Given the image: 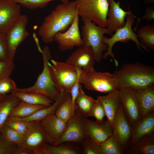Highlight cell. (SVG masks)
<instances>
[{
  "label": "cell",
  "mask_w": 154,
  "mask_h": 154,
  "mask_svg": "<svg viewBox=\"0 0 154 154\" xmlns=\"http://www.w3.org/2000/svg\"><path fill=\"white\" fill-rule=\"evenodd\" d=\"M79 80L86 89L93 91L108 93L119 89L115 76L107 72H98L95 69L85 72L82 71Z\"/></svg>",
  "instance_id": "7"
},
{
  "label": "cell",
  "mask_w": 154,
  "mask_h": 154,
  "mask_svg": "<svg viewBox=\"0 0 154 154\" xmlns=\"http://www.w3.org/2000/svg\"><path fill=\"white\" fill-rule=\"evenodd\" d=\"M82 154L81 143L72 142L61 143L53 145L47 143L41 148L39 154Z\"/></svg>",
  "instance_id": "22"
},
{
  "label": "cell",
  "mask_w": 154,
  "mask_h": 154,
  "mask_svg": "<svg viewBox=\"0 0 154 154\" xmlns=\"http://www.w3.org/2000/svg\"><path fill=\"white\" fill-rule=\"evenodd\" d=\"M63 3H66L70 1V0H60Z\"/></svg>",
  "instance_id": "46"
},
{
  "label": "cell",
  "mask_w": 154,
  "mask_h": 154,
  "mask_svg": "<svg viewBox=\"0 0 154 154\" xmlns=\"http://www.w3.org/2000/svg\"><path fill=\"white\" fill-rule=\"evenodd\" d=\"M28 22L27 16L21 15L19 20L6 33L7 60L13 61L18 46L29 35L26 29Z\"/></svg>",
  "instance_id": "10"
},
{
  "label": "cell",
  "mask_w": 154,
  "mask_h": 154,
  "mask_svg": "<svg viewBox=\"0 0 154 154\" xmlns=\"http://www.w3.org/2000/svg\"><path fill=\"white\" fill-rule=\"evenodd\" d=\"M86 130L88 135L99 145L112 135V126L107 120L87 119Z\"/></svg>",
  "instance_id": "18"
},
{
  "label": "cell",
  "mask_w": 154,
  "mask_h": 154,
  "mask_svg": "<svg viewBox=\"0 0 154 154\" xmlns=\"http://www.w3.org/2000/svg\"><path fill=\"white\" fill-rule=\"evenodd\" d=\"M70 94L66 92H61L51 106L38 110L29 117L19 119L26 122L33 121L40 122L47 116L55 114L59 106L67 98Z\"/></svg>",
  "instance_id": "24"
},
{
  "label": "cell",
  "mask_w": 154,
  "mask_h": 154,
  "mask_svg": "<svg viewBox=\"0 0 154 154\" xmlns=\"http://www.w3.org/2000/svg\"><path fill=\"white\" fill-rule=\"evenodd\" d=\"M39 122L40 126L49 139L50 144L52 145L57 142L63 134L67 125L57 117L55 114L47 116Z\"/></svg>",
  "instance_id": "17"
},
{
  "label": "cell",
  "mask_w": 154,
  "mask_h": 154,
  "mask_svg": "<svg viewBox=\"0 0 154 154\" xmlns=\"http://www.w3.org/2000/svg\"><path fill=\"white\" fill-rule=\"evenodd\" d=\"M112 135L125 153L129 147L133 127L126 117L121 105L112 126Z\"/></svg>",
  "instance_id": "13"
},
{
  "label": "cell",
  "mask_w": 154,
  "mask_h": 154,
  "mask_svg": "<svg viewBox=\"0 0 154 154\" xmlns=\"http://www.w3.org/2000/svg\"><path fill=\"white\" fill-rule=\"evenodd\" d=\"M137 36L141 44L147 51L154 50V25L148 24L139 28Z\"/></svg>",
  "instance_id": "28"
},
{
  "label": "cell",
  "mask_w": 154,
  "mask_h": 154,
  "mask_svg": "<svg viewBox=\"0 0 154 154\" xmlns=\"http://www.w3.org/2000/svg\"><path fill=\"white\" fill-rule=\"evenodd\" d=\"M109 5L107 15V29L112 33L115 32L118 29L125 24L127 15L132 12L129 9L128 11L122 9L120 6V1L114 0H107Z\"/></svg>",
  "instance_id": "19"
},
{
  "label": "cell",
  "mask_w": 154,
  "mask_h": 154,
  "mask_svg": "<svg viewBox=\"0 0 154 154\" xmlns=\"http://www.w3.org/2000/svg\"><path fill=\"white\" fill-rule=\"evenodd\" d=\"M77 14L82 20L107 27L109 5L107 0H77Z\"/></svg>",
  "instance_id": "6"
},
{
  "label": "cell",
  "mask_w": 154,
  "mask_h": 154,
  "mask_svg": "<svg viewBox=\"0 0 154 154\" xmlns=\"http://www.w3.org/2000/svg\"><path fill=\"white\" fill-rule=\"evenodd\" d=\"M135 17L132 12L127 14L125 18V24L124 26L117 29L110 38H108L104 36L103 37V42L108 45V48L106 51L102 56V58L106 59L108 56H110L114 61L116 66H118V62L115 57L112 49L114 45L118 42H127L130 40H131L135 43L139 50L142 51V48L147 51L139 42L137 34L132 30V27L135 22Z\"/></svg>",
  "instance_id": "8"
},
{
  "label": "cell",
  "mask_w": 154,
  "mask_h": 154,
  "mask_svg": "<svg viewBox=\"0 0 154 154\" xmlns=\"http://www.w3.org/2000/svg\"><path fill=\"white\" fill-rule=\"evenodd\" d=\"M113 74L119 89L123 87L139 89L154 85V68L139 62L124 64Z\"/></svg>",
  "instance_id": "2"
},
{
  "label": "cell",
  "mask_w": 154,
  "mask_h": 154,
  "mask_svg": "<svg viewBox=\"0 0 154 154\" xmlns=\"http://www.w3.org/2000/svg\"><path fill=\"white\" fill-rule=\"evenodd\" d=\"M77 0L57 5L39 28L38 33L42 41L45 43L52 42L56 33L67 31L77 14Z\"/></svg>",
  "instance_id": "1"
},
{
  "label": "cell",
  "mask_w": 154,
  "mask_h": 154,
  "mask_svg": "<svg viewBox=\"0 0 154 154\" xmlns=\"http://www.w3.org/2000/svg\"><path fill=\"white\" fill-rule=\"evenodd\" d=\"M106 114L104 108L100 101L97 99V101L92 110L90 116L94 117L96 120H103Z\"/></svg>",
  "instance_id": "40"
},
{
  "label": "cell",
  "mask_w": 154,
  "mask_h": 154,
  "mask_svg": "<svg viewBox=\"0 0 154 154\" xmlns=\"http://www.w3.org/2000/svg\"><path fill=\"white\" fill-rule=\"evenodd\" d=\"M97 101L85 94L82 87L80 88L75 100V106L84 115L90 116L92 109Z\"/></svg>",
  "instance_id": "30"
},
{
  "label": "cell",
  "mask_w": 154,
  "mask_h": 154,
  "mask_svg": "<svg viewBox=\"0 0 154 154\" xmlns=\"http://www.w3.org/2000/svg\"><path fill=\"white\" fill-rule=\"evenodd\" d=\"M142 19L149 22L154 19V8L153 7H148L146 8L145 14L142 17Z\"/></svg>",
  "instance_id": "43"
},
{
  "label": "cell",
  "mask_w": 154,
  "mask_h": 154,
  "mask_svg": "<svg viewBox=\"0 0 154 154\" xmlns=\"http://www.w3.org/2000/svg\"><path fill=\"white\" fill-rule=\"evenodd\" d=\"M17 3L30 9L43 8L54 0H13Z\"/></svg>",
  "instance_id": "36"
},
{
  "label": "cell",
  "mask_w": 154,
  "mask_h": 154,
  "mask_svg": "<svg viewBox=\"0 0 154 154\" xmlns=\"http://www.w3.org/2000/svg\"><path fill=\"white\" fill-rule=\"evenodd\" d=\"M143 2L145 4H153L154 0H143Z\"/></svg>",
  "instance_id": "45"
},
{
  "label": "cell",
  "mask_w": 154,
  "mask_h": 154,
  "mask_svg": "<svg viewBox=\"0 0 154 154\" xmlns=\"http://www.w3.org/2000/svg\"><path fill=\"white\" fill-rule=\"evenodd\" d=\"M8 58V48L6 34L0 32V61Z\"/></svg>",
  "instance_id": "41"
},
{
  "label": "cell",
  "mask_w": 154,
  "mask_h": 154,
  "mask_svg": "<svg viewBox=\"0 0 154 154\" xmlns=\"http://www.w3.org/2000/svg\"><path fill=\"white\" fill-rule=\"evenodd\" d=\"M83 154H100V145L88 135L81 143Z\"/></svg>",
  "instance_id": "35"
},
{
  "label": "cell",
  "mask_w": 154,
  "mask_h": 154,
  "mask_svg": "<svg viewBox=\"0 0 154 154\" xmlns=\"http://www.w3.org/2000/svg\"><path fill=\"white\" fill-rule=\"evenodd\" d=\"M100 154H122L124 153L113 135L100 145Z\"/></svg>",
  "instance_id": "32"
},
{
  "label": "cell",
  "mask_w": 154,
  "mask_h": 154,
  "mask_svg": "<svg viewBox=\"0 0 154 154\" xmlns=\"http://www.w3.org/2000/svg\"><path fill=\"white\" fill-rule=\"evenodd\" d=\"M21 15L20 5L13 0H0V32L6 34Z\"/></svg>",
  "instance_id": "15"
},
{
  "label": "cell",
  "mask_w": 154,
  "mask_h": 154,
  "mask_svg": "<svg viewBox=\"0 0 154 154\" xmlns=\"http://www.w3.org/2000/svg\"><path fill=\"white\" fill-rule=\"evenodd\" d=\"M95 60L92 48L84 45L78 47L69 56L65 62L87 72L94 69Z\"/></svg>",
  "instance_id": "16"
},
{
  "label": "cell",
  "mask_w": 154,
  "mask_h": 154,
  "mask_svg": "<svg viewBox=\"0 0 154 154\" xmlns=\"http://www.w3.org/2000/svg\"><path fill=\"white\" fill-rule=\"evenodd\" d=\"M15 67L13 61H0V79L10 77Z\"/></svg>",
  "instance_id": "39"
},
{
  "label": "cell",
  "mask_w": 154,
  "mask_h": 154,
  "mask_svg": "<svg viewBox=\"0 0 154 154\" xmlns=\"http://www.w3.org/2000/svg\"><path fill=\"white\" fill-rule=\"evenodd\" d=\"M79 17L77 14L67 31L63 33L58 32L54 36V41L58 44L60 51L70 50L75 46L78 47L83 45L79 29Z\"/></svg>",
  "instance_id": "12"
},
{
  "label": "cell",
  "mask_w": 154,
  "mask_h": 154,
  "mask_svg": "<svg viewBox=\"0 0 154 154\" xmlns=\"http://www.w3.org/2000/svg\"><path fill=\"white\" fill-rule=\"evenodd\" d=\"M81 84L79 82V79L74 84L71 88L70 91L71 98L74 106L75 108V100L76 98L78 95L79 90L82 87Z\"/></svg>",
  "instance_id": "42"
},
{
  "label": "cell",
  "mask_w": 154,
  "mask_h": 154,
  "mask_svg": "<svg viewBox=\"0 0 154 154\" xmlns=\"http://www.w3.org/2000/svg\"><path fill=\"white\" fill-rule=\"evenodd\" d=\"M18 145L6 140L0 133V154H15Z\"/></svg>",
  "instance_id": "38"
},
{
  "label": "cell",
  "mask_w": 154,
  "mask_h": 154,
  "mask_svg": "<svg viewBox=\"0 0 154 154\" xmlns=\"http://www.w3.org/2000/svg\"><path fill=\"white\" fill-rule=\"evenodd\" d=\"M141 118L154 111V85L135 89Z\"/></svg>",
  "instance_id": "20"
},
{
  "label": "cell",
  "mask_w": 154,
  "mask_h": 154,
  "mask_svg": "<svg viewBox=\"0 0 154 154\" xmlns=\"http://www.w3.org/2000/svg\"><path fill=\"white\" fill-rule=\"evenodd\" d=\"M97 98L102 104L107 120L112 126L117 111L121 105L119 90L110 92L105 96H98Z\"/></svg>",
  "instance_id": "21"
},
{
  "label": "cell",
  "mask_w": 154,
  "mask_h": 154,
  "mask_svg": "<svg viewBox=\"0 0 154 154\" xmlns=\"http://www.w3.org/2000/svg\"><path fill=\"white\" fill-rule=\"evenodd\" d=\"M0 133L8 141L18 145H22L24 141V136L15 131L5 124L0 130Z\"/></svg>",
  "instance_id": "33"
},
{
  "label": "cell",
  "mask_w": 154,
  "mask_h": 154,
  "mask_svg": "<svg viewBox=\"0 0 154 154\" xmlns=\"http://www.w3.org/2000/svg\"><path fill=\"white\" fill-rule=\"evenodd\" d=\"M47 106L21 102L13 110L8 118H22L29 117L38 110Z\"/></svg>",
  "instance_id": "29"
},
{
  "label": "cell",
  "mask_w": 154,
  "mask_h": 154,
  "mask_svg": "<svg viewBox=\"0 0 154 154\" xmlns=\"http://www.w3.org/2000/svg\"><path fill=\"white\" fill-rule=\"evenodd\" d=\"M21 101L35 105L51 106L53 101L40 94L29 92L14 91L11 92Z\"/></svg>",
  "instance_id": "27"
},
{
  "label": "cell",
  "mask_w": 154,
  "mask_h": 154,
  "mask_svg": "<svg viewBox=\"0 0 154 154\" xmlns=\"http://www.w3.org/2000/svg\"><path fill=\"white\" fill-rule=\"evenodd\" d=\"M17 88L14 81L10 77L0 79V95L3 96L11 93Z\"/></svg>",
  "instance_id": "37"
},
{
  "label": "cell",
  "mask_w": 154,
  "mask_h": 154,
  "mask_svg": "<svg viewBox=\"0 0 154 154\" xmlns=\"http://www.w3.org/2000/svg\"><path fill=\"white\" fill-rule=\"evenodd\" d=\"M5 124L9 127L24 136L28 129L29 122H25L19 118H8Z\"/></svg>",
  "instance_id": "34"
},
{
  "label": "cell",
  "mask_w": 154,
  "mask_h": 154,
  "mask_svg": "<svg viewBox=\"0 0 154 154\" xmlns=\"http://www.w3.org/2000/svg\"><path fill=\"white\" fill-rule=\"evenodd\" d=\"M23 146L31 151L33 154H39L41 147L50 141L38 121L29 122L27 130L24 135Z\"/></svg>",
  "instance_id": "14"
},
{
  "label": "cell",
  "mask_w": 154,
  "mask_h": 154,
  "mask_svg": "<svg viewBox=\"0 0 154 154\" xmlns=\"http://www.w3.org/2000/svg\"><path fill=\"white\" fill-rule=\"evenodd\" d=\"M121 105L131 125L133 127L142 118L135 94V89L123 87L119 90Z\"/></svg>",
  "instance_id": "11"
},
{
  "label": "cell",
  "mask_w": 154,
  "mask_h": 154,
  "mask_svg": "<svg viewBox=\"0 0 154 154\" xmlns=\"http://www.w3.org/2000/svg\"><path fill=\"white\" fill-rule=\"evenodd\" d=\"M41 53L43 56V69L35 83L30 87L17 88L15 91L40 94L54 101L60 92L55 87L51 78L48 63L52 59V56L48 46L44 47Z\"/></svg>",
  "instance_id": "3"
},
{
  "label": "cell",
  "mask_w": 154,
  "mask_h": 154,
  "mask_svg": "<svg viewBox=\"0 0 154 154\" xmlns=\"http://www.w3.org/2000/svg\"><path fill=\"white\" fill-rule=\"evenodd\" d=\"M21 102L11 93L0 98V130L13 109Z\"/></svg>",
  "instance_id": "26"
},
{
  "label": "cell",
  "mask_w": 154,
  "mask_h": 154,
  "mask_svg": "<svg viewBox=\"0 0 154 154\" xmlns=\"http://www.w3.org/2000/svg\"><path fill=\"white\" fill-rule=\"evenodd\" d=\"M2 96H0V98H1V97H2Z\"/></svg>",
  "instance_id": "47"
},
{
  "label": "cell",
  "mask_w": 154,
  "mask_h": 154,
  "mask_svg": "<svg viewBox=\"0 0 154 154\" xmlns=\"http://www.w3.org/2000/svg\"><path fill=\"white\" fill-rule=\"evenodd\" d=\"M88 118L75 106L74 115L67 123L63 134L53 145L65 142L81 143L88 135L86 130Z\"/></svg>",
  "instance_id": "9"
},
{
  "label": "cell",
  "mask_w": 154,
  "mask_h": 154,
  "mask_svg": "<svg viewBox=\"0 0 154 154\" xmlns=\"http://www.w3.org/2000/svg\"><path fill=\"white\" fill-rule=\"evenodd\" d=\"M33 154L31 150L22 145H18L15 154Z\"/></svg>",
  "instance_id": "44"
},
{
  "label": "cell",
  "mask_w": 154,
  "mask_h": 154,
  "mask_svg": "<svg viewBox=\"0 0 154 154\" xmlns=\"http://www.w3.org/2000/svg\"><path fill=\"white\" fill-rule=\"evenodd\" d=\"M52 64L48 63L49 69L54 84L60 92L70 94L72 86L78 80L82 69L76 68L65 62L51 59Z\"/></svg>",
  "instance_id": "4"
},
{
  "label": "cell",
  "mask_w": 154,
  "mask_h": 154,
  "mask_svg": "<svg viewBox=\"0 0 154 154\" xmlns=\"http://www.w3.org/2000/svg\"><path fill=\"white\" fill-rule=\"evenodd\" d=\"M82 21L84 25L82 28V36L83 45L91 47L95 61L99 63L102 58L103 52L108 48V45L103 42L104 35H112V33L106 27L97 26L91 21Z\"/></svg>",
  "instance_id": "5"
},
{
  "label": "cell",
  "mask_w": 154,
  "mask_h": 154,
  "mask_svg": "<svg viewBox=\"0 0 154 154\" xmlns=\"http://www.w3.org/2000/svg\"><path fill=\"white\" fill-rule=\"evenodd\" d=\"M127 154H154V132L140 138L125 151Z\"/></svg>",
  "instance_id": "25"
},
{
  "label": "cell",
  "mask_w": 154,
  "mask_h": 154,
  "mask_svg": "<svg viewBox=\"0 0 154 154\" xmlns=\"http://www.w3.org/2000/svg\"><path fill=\"white\" fill-rule=\"evenodd\" d=\"M153 132H154V111L142 118L133 127L128 148L132 146L142 137Z\"/></svg>",
  "instance_id": "23"
},
{
  "label": "cell",
  "mask_w": 154,
  "mask_h": 154,
  "mask_svg": "<svg viewBox=\"0 0 154 154\" xmlns=\"http://www.w3.org/2000/svg\"><path fill=\"white\" fill-rule=\"evenodd\" d=\"M75 108L70 94L58 107L55 114L62 121L67 123L74 115Z\"/></svg>",
  "instance_id": "31"
}]
</instances>
